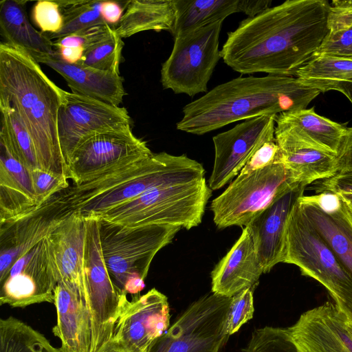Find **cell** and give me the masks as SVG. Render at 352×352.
Returning <instances> with one entry per match:
<instances>
[{"instance_id":"cell-3","label":"cell","mask_w":352,"mask_h":352,"mask_svg":"<svg viewBox=\"0 0 352 352\" xmlns=\"http://www.w3.org/2000/svg\"><path fill=\"white\" fill-rule=\"evenodd\" d=\"M64 92L29 54L1 43L0 102L16 111L32 140L40 168L69 179L58 132Z\"/></svg>"},{"instance_id":"cell-19","label":"cell","mask_w":352,"mask_h":352,"mask_svg":"<svg viewBox=\"0 0 352 352\" xmlns=\"http://www.w3.org/2000/svg\"><path fill=\"white\" fill-rule=\"evenodd\" d=\"M348 320L334 302H327L302 313L288 329L299 352H352Z\"/></svg>"},{"instance_id":"cell-46","label":"cell","mask_w":352,"mask_h":352,"mask_svg":"<svg viewBox=\"0 0 352 352\" xmlns=\"http://www.w3.org/2000/svg\"><path fill=\"white\" fill-rule=\"evenodd\" d=\"M272 0H239L237 12L245 13L248 17H254L271 7Z\"/></svg>"},{"instance_id":"cell-16","label":"cell","mask_w":352,"mask_h":352,"mask_svg":"<svg viewBox=\"0 0 352 352\" xmlns=\"http://www.w3.org/2000/svg\"><path fill=\"white\" fill-rule=\"evenodd\" d=\"M167 297L155 288L128 300L115 326L113 338L140 352H148L170 327Z\"/></svg>"},{"instance_id":"cell-28","label":"cell","mask_w":352,"mask_h":352,"mask_svg":"<svg viewBox=\"0 0 352 352\" xmlns=\"http://www.w3.org/2000/svg\"><path fill=\"white\" fill-rule=\"evenodd\" d=\"M124 7L120 21L113 27L120 38L146 30L171 33L175 19L174 0H132Z\"/></svg>"},{"instance_id":"cell-23","label":"cell","mask_w":352,"mask_h":352,"mask_svg":"<svg viewBox=\"0 0 352 352\" xmlns=\"http://www.w3.org/2000/svg\"><path fill=\"white\" fill-rule=\"evenodd\" d=\"M263 274L248 229L244 227L238 240L211 272L212 292L233 297L254 289Z\"/></svg>"},{"instance_id":"cell-18","label":"cell","mask_w":352,"mask_h":352,"mask_svg":"<svg viewBox=\"0 0 352 352\" xmlns=\"http://www.w3.org/2000/svg\"><path fill=\"white\" fill-rule=\"evenodd\" d=\"M305 188L302 184L291 186L245 226L252 238L263 273L283 262L288 219Z\"/></svg>"},{"instance_id":"cell-34","label":"cell","mask_w":352,"mask_h":352,"mask_svg":"<svg viewBox=\"0 0 352 352\" xmlns=\"http://www.w3.org/2000/svg\"><path fill=\"white\" fill-rule=\"evenodd\" d=\"M63 16L61 30L53 34H46L51 40L76 33L91 26L106 23L101 15L100 1H56Z\"/></svg>"},{"instance_id":"cell-21","label":"cell","mask_w":352,"mask_h":352,"mask_svg":"<svg viewBox=\"0 0 352 352\" xmlns=\"http://www.w3.org/2000/svg\"><path fill=\"white\" fill-rule=\"evenodd\" d=\"M63 219L49 199L28 214L0 223V281L14 263L45 239Z\"/></svg>"},{"instance_id":"cell-4","label":"cell","mask_w":352,"mask_h":352,"mask_svg":"<svg viewBox=\"0 0 352 352\" xmlns=\"http://www.w3.org/2000/svg\"><path fill=\"white\" fill-rule=\"evenodd\" d=\"M201 164L185 155L166 152L131 160L53 197L63 217L77 212L98 218L106 212L155 188L204 178Z\"/></svg>"},{"instance_id":"cell-36","label":"cell","mask_w":352,"mask_h":352,"mask_svg":"<svg viewBox=\"0 0 352 352\" xmlns=\"http://www.w3.org/2000/svg\"><path fill=\"white\" fill-rule=\"evenodd\" d=\"M241 352H299L288 327H264L255 329Z\"/></svg>"},{"instance_id":"cell-24","label":"cell","mask_w":352,"mask_h":352,"mask_svg":"<svg viewBox=\"0 0 352 352\" xmlns=\"http://www.w3.org/2000/svg\"><path fill=\"white\" fill-rule=\"evenodd\" d=\"M53 303L56 309L57 323L52 331L61 342V352H89L91 318L79 290L67 281H59L54 290Z\"/></svg>"},{"instance_id":"cell-9","label":"cell","mask_w":352,"mask_h":352,"mask_svg":"<svg viewBox=\"0 0 352 352\" xmlns=\"http://www.w3.org/2000/svg\"><path fill=\"white\" fill-rule=\"evenodd\" d=\"M84 281L91 323L89 352H96L113 335L128 299L113 282L105 264L99 237L98 219L85 218Z\"/></svg>"},{"instance_id":"cell-37","label":"cell","mask_w":352,"mask_h":352,"mask_svg":"<svg viewBox=\"0 0 352 352\" xmlns=\"http://www.w3.org/2000/svg\"><path fill=\"white\" fill-rule=\"evenodd\" d=\"M253 292L252 289H246L232 297L225 323V331L229 336L252 318L254 311Z\"/></svg>"},{"instance_id":"cell-47","label":"cell","mask_w":352,"mask_h":352,"mask_svg":"<svg viewBox=\"0 0 352 352\" xmlns=\"http://www.w3.org/2000/svg\"><path fill=\"white\" fill-rule=\"evenodd\" d=\"M54 50L60 59L71 64L78 63L80 60L84 52L82 47H59L54 48Z\"/></svg>"},{"instance_id":"cell-30","label":"cell","mask_w":352,"mask_h":352,"mask_svg":"<svg viewBox=\"0 0 352 352\" xmlns=\"http://www.w3.org/2000/svg\"><path fill=\"white\" fill-rule=\"evenodd\" d=\"M239 0H174V38L237 12Z\"/></svg>"},{"instance_id":"cell-14","label":"cell","mask_w":352,"mask_h":352,"mask_svg":"<svg viewBox=\"0 0 352 352\" xmlns=\"http://www.w3.org/2000/svg\"><path fill=\"white\" fill-rule=\"evenodd\" d=\"M126 124H131V119L125 107L65 91L58 111V132L67 165L74 150L87 137Z\"/></svg>"},{"instance_id":"cell-12","label":"cell","mask_w":352,"mask_h":352,"mask_svg":"<svg viewBox=\"0 0 352 352\" xmlns=\"http://www.w3.org/2000/svg\"><path fill=\"white\" fill-rule=\"evenodd\" d=\"M152 153L146 142L133 134L131 124L100 131L87 137L73 152L67 164L69 179L80 184Z\"/></svg>"},{"instance_id":"cell-8","label":"cell","mask_w":352,"mask_h":352,"mask_svg":"<svg viewBox=\"0 0 352 352\" xmlns=\"http://www.w3.org/2000/svg\"><path fill=\"white\" fill-rule=\"evenodd\" d=\"M223 21L174 38L172 52L161 69L164 89L194 96L208 92V83L219 59V35Z\"/></svg>"},{"instance_id":"cell-31","label":"cell","mask_w":352,"mask_h":352,"mask_svg":"<svg viewBox=\"0 0 352 352\" xmlns=\"http://www.w3.org/2000/svg\"><path fill=\"white\" fill-rule=\"evenodd\" d=\"M295 76L304 85L321 93L327 92L336 85L352 79V59L314 55L297 71Z\"/></svg>"},{"instance_id":"cell-51","label":"cell","mask_w":352,"mask_h":352,"mask_svg":"<svg viewBox=\"0 0 352 352\" xmlns=\"http://www.w3.org/2000/svg\"><path fill=\"white\" fill-rule=\"evenodd\" d=\"M347 329H348L349 333H351V335L352 336V321L348 320V322H347Z\"/></svg>"},{"instance_id":"cell-20","label":"cell","mask_w":352,"mask_h":352,"mask_svg":"<svg viewBox=\"0 0 352 352\" xmlns=\"http://www.w3.org/2000/svg\"><path fill=\"white\" fill-rule=\"evenodd\" d=\"M275 138L281 162L294 184L306 186L338 172L337 155L317 145L295 127L276 125Z\"/></svg>"},{"instance_id":"cell-48","label":"cell","mask_w":352,"mask_h":352,"mask_svg":"<svg viewBox=\"0 0 352 352\" xmlns=\"http://www.w3.org/2000/svg\"><path fill=\"white\" fill-rule=\"evenodd\" d=\"M96 352H140L131 349L121 342L111 338L104 343Z\"/></svg>"},{"instance_id":"cell-44","label":"cell","mask_w":352,"mask_h":352,"mask_svg":"<svg viewBox=\"0 0 352 352\" xmlns=\"http://www.w3.org/2000/svg\"><path fill=\"white\" fill-rule=\"evenodd\" d=\"M338 172L352 170V127L348 128L337 154Z\"/></svg>"},{"instance_id":"cell-40","label":"cell","mask_w":352,"mask_h":352,"mask_svg":"<svg viewBox=\"0 0 352 352\" xmlns=\"http://www.w3.org/2000/svg\"><path fill=\"white\" fill-rule=\"evenodd\" d=\"M32 19L46 34L58 32L63 27V16L56 1H38L32 9Z\"/></svg>"},{"instance_id":"cell-6","label":"cell","mask_w":352,"mask_h":352,"mask_svg":"<svg viewBox=\"0 0 352 352\" xmlns=\"http://www.w3.org/2000/svg\"><path fill=\"white\" fill-rule=\"evenodd\" d=\"M212 191L205 177L187 184L157 188L98 218L129 227L162 224L190 230L201 223Z\"/></svg>"},{"instance_id":"cell-10","label":"cell","mask_w":352,"mask_h":352,"mask_svg":"<svg viewBox=\"0 0 352 352\" xmlns=\"http://www.w3.org/2000/svg\"><path fill=\"white\" fill-rule=\"evenodd\" d=\"M294 184L282 162L248 174L239 173L210 204L219 229L245 227L280 194Z\"/></svg>"},{"instance_id":"cell-27","label":"cell","mask_w":352,"mask_h":352,"mask_svg":"<svg viewBox=\"0 0 352 352\" xmlns=\"http://www.w3.org/2000/svg\"><path fill=\"white\" fill-rule=\"evenodd\" d=\"M26 1L2 0L0 2V30L5 43L23 50L31 56L53 54V42L29 21Z\"/></svg>"},{"instance_id":"cell-26","label":"cell","mask_w":352,"mask_h":352,"mask_svg":"<svg viewBox=\"0 0 352 352\" xmlns=\"http://www.w3.org/2000/svg\"><path fill=\"white\" fill-rule=\"evenodd\" d=\"M38 208L31 171L0 138V223Z\"/></svg>"},{"instance_id":"cell-17","label":"cell","mask_w":352,"mask_h":352,"mask_svg":"<svg viewBox=\"0 0 352 352\" xmlns=\"http://www.w3.org/2000/svg\"><path fill=\"white\" fill-rule=\"evenodd\" d=\"M298 204L352 278V213L336 193L302 195Z\"/></svg>"},{"instance_id":"cell-1","label":"cell","mask_w":352,"mask_h":352,"mask_svg":"<svg viewBox=\"0 0 352 352\" xmlns=\"http://www.w3.org/2000/svg\"><path fill=\"white\" fill-rule=\"evenodd\" d=\"M326 0H287L241 21L220 54L241 74L295 76L328 33Z\"/></svg>"},{"instance_id":"cell-43","label":"cell","mask_w":352,"mask_h":352,"mask_svg":"<svg viewBox=\"0 0 352 352\" xmlns=\"http://www.w3.org/2000/svg\"><path fill=\"white\" fill-rule=\"evenodd\" d=\"M322 192L352 194V170H341L324 179L320 185Z\"/></svg>"},{"instance_id":"cell-2","label":"cell","mask_w":352,"mask_h":352,"mask_svg":"<svg viewBox=\"0 0 352 352\" xmlns=\"http://www.w3.org/2000/svg\"><path fill=\"white\" fill-rule=\"evenodd\" d=\"M320 93L294 76L239 77L184 106L176 128L201 135L236 121L307 109Z\"/></svg>"},{"instance_id":"cell-22","label":"cell","mask_w":352,"mask_h":352,"mask_svg":"<svg viewBox=\"0 0 352 352\" xmlns=\"http://www.w3.org/2000/svg\"><path fill=\"white\" fill-rule=\"evenodd\" d=\"M85 230V218L79 213L74 212L60 221L48 234L47 240L58 282L67 281L74 285L86 302L84 281Z\"/></svg>"},{"instance_id":"cell-7","label":"cell","mask_w":352,"mask_h":352,"mask_svg":"<svg viewBox=\"0 0 352 352\" xmlns=\"http://www.w3.org/2000/svg\"><path fill=\"white\" fill-rule=\"evenodd\" d=\"M283 263L296 265L302 275L322 284L338 308L352 321V278L306 218L298 201L287 222Z\"/></svg>"},{"instance_id":"cell-13","label":"cell","mask_w":352,"mask_h":352,"mask_svg":"<svg viewBox=\"0 0 352 352\" xmlns=\"http://www.w3.org/2000/svg\"><path fill=\"white\" fill-rule=\"evenodd\" d=\"M58 282L46 237L19 258L0 281V304L25 307L54 302Z\"/></svg>"},{"instance_id":"cell-38","label":"cell","mask_w":352,"mask_h":352,"mask_svg":"<svg viewBox=\"0 0 352 352\" xmlns=\"http://www.w3.org/2000/svg\"><path fill=\"white\" fill-rule=\"evenodd\" d=\"M275 123L273 122L262 143L253 153L239 173L248 174L262 169L276 162H281L280 152L275 138Z\"/></svg>"},{"instance_id":"cell-33","label":"cell","mask_w":352,"mask_h":352,"mask_svg":"<svg viewBox=\"0 0 352 352\" xmlns=\"http://www.w3.org/2000/svg\"><path fill=\"white\" fill-rule=\"evenodd\" d=\"M0 138L6 142L14 155L31 172L40 168L32 140L16 111L2 102H0Z\"/></svg>"},{"instance_id":"cell-29","label":"cell","mask_w":352,"mask_h":352,"mask_svg":"<svg viewBox=\"0 0 352 352\" xmlns=\"http://www.w3.org/2000/svg\"><path fill=\"white\" fill-rule=\"evenodd\" d=\"M276 125L293 126L322 148L338 154L348 127L320 116L314 108L282 113Z\"/></svg>"},{"instance_id":"cell-39","label":"cell","mask_w":352,"mask_h":352,"mask_svg":"<svg viewBox=\"0 0 352 352\" xmlns=\"http://www.w3.org/2000/svg\"><path fill=\"white\" fill-rule=\"evenodd\" d=\"M38 208L52 197L69 187L68 179L61 175L37 168L31 172Z\"/></svg>"},{"instance_id":"cell-35","label":"cell","mask_w":352,"mask_h":352,"mask_svg":"<svg viewBox=\"0 0 352 352\" xmlns=\"http://www.w3.org/2000/svg\"><path fill=\"white\" fill-rule=\"evenodd\" d=\"M123 46L122 38L113 29L105 38L85 48L77 64L120 74L119 65Z\"/></svg>"},{"instance_id":"cell-32","label":"cell","mask_w":352,"mask_h":352,"mask_svg":"<svg viewBox=\"0 0 352 352\" xmlns=\"http://www.w3.org/2000/svg\"><path fill=\"white\" fill-rule=\"evenodd\" d=\"M0 352H61L41 333L10 316L0 320Z\"/></svg>"},{"instance_id":"cell-42","label":"cell","mask_w":352,"mask_h":352,"mask_svg":"<svg viewBox=\"0 0 352 352\" xmlns=\"http://www.w3.org/2000/svg\"><path fill=\"white\" fill-rule=\"evenodd\" d=\"M329 32L347 30L352 27V0H333L330 4L327 19Z\"/></svg>"},{"instance_id":"cell-50","label":"cell","mask_w":352,"mask_h":352,"mask_svg":"<svg viewBox=\"0 0 352 352\" xmlns=\"http://www.w3.org/2000/svg\"><path fill=\"white\" fill-rule=\"evenodd\" d=\"M336 194L338 195L339 197L344 201L347 208L352 213V194L344 192H340Z\"/></svg>"},{"instance_id":"cell-15","label":"cell","mask_w":352,"mask_h":352,"mask_svg":"<svg viewBox=\"0 0 352 352\" xmlns=\"http://www.w3.org/2000/svg\"><path fill=\"white\" fill-rule=\"evenodd\" d=\"M276 117L263 116L246 120L213 137L214 160L208 182L212 190L222 188L239 174Z\"/></svg>"},{"instance_id":"cell-45","label":"cell","mask_w":352,"mask_h":352,"mask_svg":"<svg viewBox=\"0 0 352 352\" xmlns=\"http://www.w3.org/2000/svg\"><path fill=\"white\" fill-rule=\"evenodd\" d=\"M124 12V7L116 1H102L100 12L104 21L111 27L116 25Z\"/></svg>"},{"instance_id":"cell-49","label":"cell","mask_w":352,"mask_h":352,"mask_svg":"<svg viewBox=\"0 0 352 352\" xmlns=\"http://www.w3.org/2000/svg\"><path fill=\"white\" fill-rule=\"evenodd\" d=\"M332 90L343 94L352 104V79L336 85L333 87Z\"/></svg>"},{"instance_id":"cell-41","label":"cell","mask_w":352,"mask_h":352,"mask_svg":"<svg viewBox=\"0 0 352 352\" xmlns=\"http://www.w3.org/2000/svg\"><path fill=\"white\" fill-rule=\"evenodd\" d=\"M314 55H330L352 59V27L329 32Z\"/></svg>"},{"instance_id":"cell-5","label":"cell","mask_w":352,"mask_h":352,"mask_svg":"<svg viewBox=\"0 0 352 352\" xmlns=\"http://www.w3.org/2000/svg\"><path fill=\"white\" fill-rule=\"evenodd\" d=\"M98 222L101 250L109 275L120 290L133 295L144 288L155 254L171 243L182 228L162 224L129 227L101 218Z\"/></svg>"},{"instance_id":"cell-11","label":"cell","mask_w":352,"mask_h":352,"mask_svg":"<svg viewBox=\"0 0 352 352\" xmlns=\"http://www.w3.org/2000/svg\"><path fill=\"white\" fill-rule=\"evenodd\" d=\"M232 297L208 293L192 302L148 352H219L229 336L225 323Z\"/></svg>"},{"instance_id":"cell-25","label":"cell","mask_w":352,"mask_h":352,"mask_svg":"<svg viewBox=\"0 0 352 352\" xmlns=\"http://www.w3.org/2000/svg\"><path fill=\"white\" fill-rule=\"evenodd\" d=\"M37 63L51 67L65 80L72 93L119 106L126 95L120 74L107 72L79 64H71L53 54L32 56Z\"/></svg>"}]
</instances>
